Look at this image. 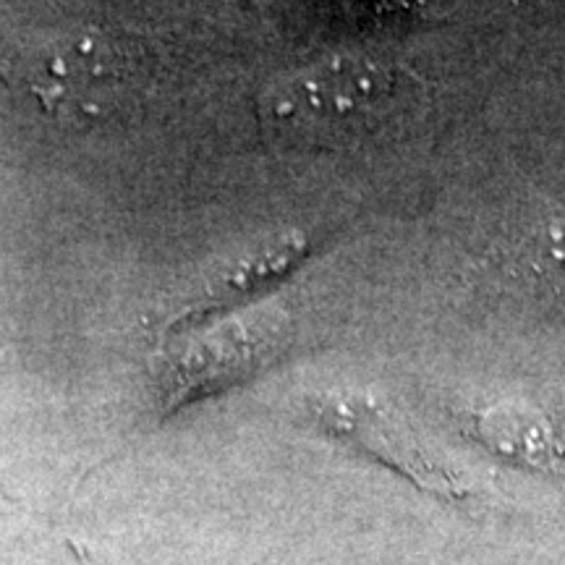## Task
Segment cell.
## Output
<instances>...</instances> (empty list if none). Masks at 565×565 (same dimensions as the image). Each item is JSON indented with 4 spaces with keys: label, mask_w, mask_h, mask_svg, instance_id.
<instances>
[{
    "label": "cell",
    "mask_w": 565,
    "mask_h": 565,
    "mask_svg": "<svg viewBox=\"0 0 565 565\" xmlns=\"http://www.w3.org/2000/svg\"><path fill=\"white\" fill-rule=\"evenodd\" d=\"M414 100V82L366 58L330 61L280 82L265 100L267 124L280 139L345 145L385 129Z\"/></svg>",
    "instance_id": "1"
},
{
    "label": "cell",
    "mask_w": 565,
    "mask_h": 565,
    "mask_svg": "<svg viewBox=\"0 0 565 565\" xmlns=\"http://www.w3.org/2000/svg\"><path fill=\"white\" fill-rule=\"evenodd\" d=\"M21 82L42 116L82 129L116 118L137 97L139 74L103 34L76 32L38 47Z\"/></svg>",
    "instance_id": "2"
},
{
    "label": "cell",
    "mask_w": 565,
    "mask_h": 565,
    "mask_svg": "<svg viewBox=\"0 0 565 565\" xmlns=\"http://www.w3.org/2000/svg\"><path fill=\"white\" fill-rule=\"evenodd\" d=\"M477 429L494 454L540 466V469L555 463L563 454L545 416L524 406L490 408L477 419Z\"/></svg>",
    "instance_id": "3"
},
{
    "label": "cell",
    "mask_w": 565,
    "mask_h": 565,
    "mask_svg": "<svg viewBox=\"0 0 565 565\" xmlns=\"http://www.w3.org/2000/svg\"><path fill=\"white\" fill-rule=\"evenodd\" d=\"M521 265L536 286L565 296V212H550L526 233Z\"/></svg>",
    "instance_id": "4"
}]
</instances>
